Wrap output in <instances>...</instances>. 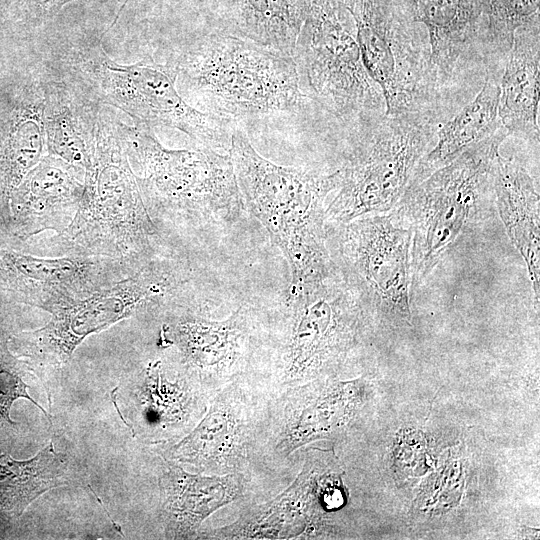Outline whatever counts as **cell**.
<instances>
[{
  "label": "cell",
  "mask_w": 540,
  "mask_h": 540,
  "mask_svg": "<svg viewBox=\"0 0 540 540\" xmlns=\"http://www.w3.org/2000/svg\"><path fill=\"white\" fill-rule=\"evenodd\" d=\"M371 324L362 300L338 267L289 288L281 307L264 311V346L256 375L270 394L336 378L354 363Z\"/></svg>",
  "instance_id": "1"
},
{
  "label": "cell",
  "mask_w": 540,
  "mask_h": 540,
  "mask_svg": "<svg viewBox=\"0 0 540 540\" xmlns=\"http://www.w3.org/2000/svg\"><path fill=\"white\" fill-rule=\"evenodd\" d=\"M169 63L180 94L234 125L277 116L323 114L304 94L292 57L218 30L186 43Z\"/></svg>",
  "instance_id": "2"
},
{
  "label": "cell",
  "mask_w": 540,
  "mask_h": 540,
  "mask_svg": "<svg viewBox=\"0 0 540 540\" xmlns=\"http://www.w3.org/2000/svg\"><path fill=\"white\" fill-rule=\"evenodd\" d=\"M118 121L101 109L79 208L63 231L39 246L44 257L102 256L142 266L159 259L162 233L143 201Z\"/></svg>",
  "instance_id": "3"
},
{
  "label": "cell",
  "mask_w": 540,
  "mask_h": 540,
  "mask_svg": "<svg viewBox=\"0 0 540 540\" xmlns=\"http://www.w3.org/2000/svg\"><path fill=\"white\" fill-rule=\"evenodd\" d=\"M231 156L244 206L265 227L285 255L289 288L325 277L336 268L326 243L324 212L340 183L333 170L277 165L261 156L236 125Z\"/></svg>",
  "instance_id": "4"
},
{
  "label": "cell",
  "mask_w": 540,
  "mask_h": 540,
  "mask_svg": "<svg viewBox=\"0 0 540 540\" xmlns=\"http://www.w3.org/2000/svg\"><path fill=\"white\" fill-rule=\"evenodd\" d=\"M148 213L157 227L230 224L244 211L229 153L210 147L168 149L153 129L118 121Z\"/></svg>",
  "instance_id": "5"
},
{
  "label": "cell",
  "mask_w": 540,
  "mask_h": 540,
  "mask_svg": "<svg viewBox=\"0 0 540 540\" xmlns=\"http://www.w3.org/2000/svg\"><path fill=\"white\" fill-rule=\"evenodd\" d=\"M505 129L407 188L392 209L411 230L410 286L422 285L448 251L495 204L494 164Z\"/></svg>",
  "instance_id": "6"
},
{
  "label": "cell",
  "mask_w": 540,
  "mask_h": 540,
  "mask_svg": "<svg viewBox=\"0 0 540 540\" xmlns=\"http://www.w3.org/2000/svg\"><path fill=\"white\" fill-rule=\"evenodd\" d=\"M440 126L420 113L385 114L349 132L339 153L340 183L327 201L325 224L390 212Z\"/></svg>",
  "instance_id": "7"
},
{
  "label": "cell",
  "mask_w": 540,
  "mask_h": 540,
  "mask_svg": "<svg viewBox=\"0 0 540 540\" xmlns=\"http://www.w3.org/2000/svg\"><path fill=\"white\" fill-rule=\"evenodd\" d=\"M292 58L304 94L346 132L386 114L382 91L363 64L344 0H312Z\"/></svg>",
  "instance_id": "8"
},
{
  "label": "cell",
  "mask_w": 540,
  "mask_h": 540,
  "mask_svg": "<svg viewBox=\"0 0 540 540\" xmlns=\"http://www.w3.org/2000/svg\"><path fill=\"white\" fill-rule=\"evenodd\" d=\"M64 59L103 105L120 109L135 125L177 129L200 146L229 153L235 125L189 104L177 89L176 72L169 62L146 57L119 64L98 40L79 44Z\"/></svg>",
  "instance_id": "9"
},
{
  "label": "cell",
  "mask_w": 540,
  "mask_h": 540,
  "mask_svg": "<svg viewBox=\"0 0 540 540\" xmlns=\"http://www.w3.org/2000/svg\"><path fill=\"white\" fill-rule=\"evenodd\" d=\"M363 64L380 87L386 114L420 113L447 121L435 82L425 27L412 0H344Z\"/></svg>",
  "instance_id": "10"
},
{
  "label": "cell",
  "mask_w": 540,
  "mask_h": 540,
  "mask_svg": "<svg viewBox=\"0 0 540 540\" xmlns=\"http://www.w3.org/2000/svg\"><path fill=\"white\" fill-rule=\"evenodd\" d=\"M330 255L372 321L411 324V230L391 210L325 224Z\"/></svg>",
  "instance_id": "11"
},
{
  "label": "cell",
  "mask_w": 540,
  "mask_h": 540,
  "mask_svg": "<svg viewBox=\"0 0 540 540\" xmlns=\"http://www.w3.org/2000/svg\"><path fill=\"white\" fill-rule=\"evenodd\" d=\"M185 282L170 262L153 260L113 286L55 311L44 327L14 336L13 348L34 365L60 366L88 335L140 310L157 309Z\"/></svg>",
  "instance_id": "12"
},
{
  "label": "cell",
  "mask_w": 540,
  "mask_h": 540,
  "mask_svg": "<svg viewBox=\"0 0 540 540\" xmlns=\"http://www.w3.org/2000/svg\"><path fill=\"white\" fill-rule=\"evenodd\" d=\"M178 291L163 303L167 311L159 345L175 347L179 363L213 395L243 375H256L264 346V310L240 305L225 319H210L180 303Z\"/></svg>",
  "instance_id": "13"
},
{
  "label": "cell",
  "mask_w": 540,
  "mask_h": 540,
  "mask_svg": "<svg viewBox=\"0 0 540 540\" xmlns=\"http://www.w3.org/2000/svg\"><path fill=\"white\" fill-rule=\"evenodd\" d=\"M269 395L265 383L255 374L228 383L213 395L206 413L191 431L163 447L162 457L204 475H253L252 453Z\"/></svg>",
  "instance_id": "14"
},
{
  "label": "cell",
  "mask_w": 540,
  "mask_h": 540,
  "mask_svg": "<svg viewBox=\"0 0 540 540\" xmlns=\"http://www.w3.org/2000/svg\"><path fill=\"white\" fill-rule=\"evenodd\" d=\"M428 34L437 91L448 119L480 91L487 74L486 22L479 0H412Z\"/></svg>",
  "instance_id": "15"
},
{
  "label": "cell",
  "mask_w": 540,
  "mask_h": 540,
  "mask_svg": "<svg viewBox=\"0 0 540 540\" xmlns=\"http://www.w3.org/2000/svg\"><path fill=\"white\" fill-rule=\"evenodd\" d=\"M142 267L110 257H40L0 247V296L52 314L113 286Z\"/></svg>",
  "instance_id": "16"
},
{
  "label": "cell",
  "mask_w": 540,
  "mask_h": 540,
  "mask_svg": "<svg viewBox=\"0 0 540 540\" xmlns=\"http://www.w3.org/2000/svg\"><path fill=\"white\" fill-rule=\"evenodd\" d=\"M299 470L275 495L239 509L236 519L220 527L202 530L199 539H312L328 535L319 497L318 457L313 448L298 453Z\"/></svg>",
  "instance_id": "17"
},
{
  "label": "cell",
  "mask_w": 540,
  "mask_h": 540,
  "mask_svg": "<svg viewBox=\"0 0 540 540\" xmlns=\"http://www.w3.org/2000/svg\"><path fill=\"white\" fill-rule=\"evenodd\" d=\"M164 459L158 479L159 518L168 539L198 537L204 521L218 510L265 500L264 493L249 473L204 475L191 473Z\"/></svg>",
  "instance_id": "18"
},
{
  "label": "cell",
  "mask_w": 540,
  "mask_h": 540,
  "mask_svg": "<svg viewBox=\"0 0 540 540\" xmlns=\"http://www.w3.org/2000/svg\"><path fill=\"white\" fill-rule=\"evenodd\" d=\"M85 170L46 154L10 199V237L19 241L44 231H63L73 220L84 191Z\"/></svg>",
  "instance_id": "19"
},
{
  "label": "cell",
  "mask_w": 540,
  "mask_h": 540,
  "mask_svg": "<svg viewBox=\"0 0 540 540\" xmlns=\"http://www.w3.org/2000/svg\"><path fill=\"white\" fill-rule=\"evenodd\" d=\"M64 64L68 68L42 70L46 150L47 154L86 170L104 105L80 75Z\"/></svg>",
  "instance_id": "20"
},
{
  "label": "cell",
  "mask_w": 540,
  "mask_h": 540,
  "mask_svg": "<svg viewBox=\"0 0 540 540\" xmlns=\"http://www.w3.org/2000/svg\"><path fill=\"white\" fill-rule=\"evenodd\" d=\"M42 71L15 89L0 109V231L10 236V199L47 154Z\"/></svg>",
  "instance_id": "21"
},
{
  "label": "cell",
  "mask_w": 540,
  "mask_h": 540,
  "mask_svg": "<svg viewBox=\"0 0 540 540\" xmlns=\"http://www.w3.org/2000/svg\"><path fill=\"white\" fill-rule=\"evenodd\" d=\"M539 15L514 33L500 80L498 116L508 136L539 153Z\"/></svg>",
  "instance_id": "22"
},
{
  "label": "cell",
  "mask_w": 540,
  "mask_h": 540,
  "mask_svg": "<svg viewBox=\"0 0 540 540\" xmlns=\"http://www.w3.org/2000/svg\"><path fill=\"white\" fill-rule=\"evenodd\" d=\"M495 206L506 232L525 261L535 309L540 296V198L538 183L513 158L498 153L494 164Z\"/></svg>",
  "instance_id": "23"
},
{
  "label": "cell",
  "mask_w": 540,
  "mask_h": 540,
  "mask_svg": "<svg viewBox=\"0 0 540 540\" xmlns=\"http://www.w3.org/2000/svg\"><path fill=\"white\" fill-rule=\"evenodd\" d=\"M312 0H214L216 30L292 57Z\"/></svg>",
  "instance_id": "24"
},
{
  "label": "cell",
  "mask_w": 540,
  "mask_h": 540,
  "mask_svg": "<svg viewBox=\"0 0 540 540\" xmlns=\"http://www.w3.org/2000/svg\"><path fill=\"white\" fill-rule=\"evenodd\" d=\"M499 95L500 81L486 77L477 95L438 128L433 146L417 164L408 187L504 128L498 116Z\"/></svg>",
  "instance_id": "25"
},
{
  "label": "cell",
  "mask_w": 540,
  "mask_h": 540,
  "mask_svg": "<svg viewBox=\"0 0 540 540\" xmlns=\"http://www.w3.org/2000/svg\"><path fill=\"white\" fill-rule=\"evenodd\" d=\"M67 463L52 442L28 460L0 453V521L20 517L46 491L67 483Z\"/></svg>",
  "instance_id": "26"
},
{
  "label": "cell",
  "mask_w": 540,
  "mask_h": 540,
  "mask_svg": "<svg viewBox=\"0 0 540 540\" xmlns=\"http://www.w3.org/2000/svg\"><path fill=\"white\" fill-rule=\"evenodd\" d=\"M486 22L487 75L500 80L515 31L539 15L540 0H479Z\"/></svg>",
  "instance_id": "27"
},
{
  "label": "cell",
  "mask_w": 540,
  "mask_h": 540,
  "mask_svg": "<svg viewBox=\"0 0 540 540\" xmlns=\"http://www.w3.org/2000/svg\"><path fill=\"white\" fill-rule=\"evenodd\" d=\"M28 373V363L18 359L9 349V338L0 328V438L9 435L16 427L10 418V409L14 401L26 398L45 410L30 397L24 377Z\"/></svg>",
  "instance_id": "28"
},
{
  "label": "cell",
  "mask_w": 540,
  "mask_h": 540,
  "mask_svg": "<svg viewBox=\"0 0 540 540\" xmlns=\"http://www.w3.org/2000/svg\"><path fill=\"white\" fill-rule=\"evenodd\" d=\"M74 0H31V15L36 19H51L68 3Z\"/></svg>",
  "instance_id": "29"
},
{
  "label": "cell",
  "mask_w": 540,
  "mask_h": 540,
  "mask_svg": "<svg viewBox=\"0 0 540 540\" xmlns=\"http://www.w3.org/2000/svg\"><path fill=\"white\" fill-rule=\"evenodd\" d=\"M4 24V14L3 12L1 11V8H0V28L1 26Z\"/></svg>",
  "instance_id": "30"
},
{
  "label": "cell",
  "mask_w": 540,
  "mask_h": 540,
  "mask_svg": "<svg viewBox=\"0 0 540 540\" xmlns=\"http://www.w3.org/2000/svg\"><path fill=\"white\" fill-rule=\"evenodd\" d=\"M0 302H1V300H0Z\"/></svg>",
  "instance_id": "31"
}]
</instances>
